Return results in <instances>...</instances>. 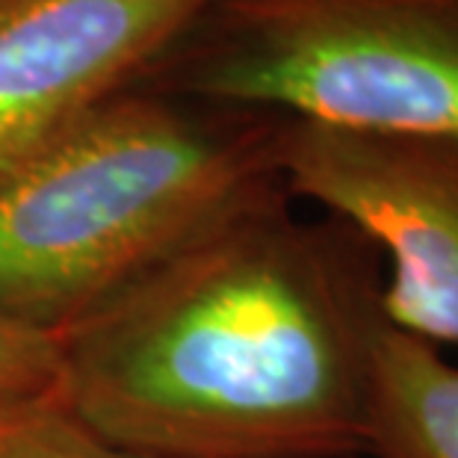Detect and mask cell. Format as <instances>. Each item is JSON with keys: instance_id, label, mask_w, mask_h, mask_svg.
<instances>
[{"instance_id": "obj_6", "label": "cell", "mask_w": 458, "mask_h": 458, "mask_svg": "<svg viewBox=\"0 0 458 458\" xmlns=\"http://www.w3.org/2000/svg\"><path fill=\"white\" fill-rule=\"evenodd\" d=\"M367 455L458 458V367L435 344L394 326L376 352Z\"/></svg>"}, {"instance_id": "obj_3", "label": "cell", "mask_w": 458, "mask_h": 458, "mask_svg": "<svg viewBox=\"0 0 458 458\" xmlns=\"http://www.w3.org/2000/svg\"><path fill=\"white\" fill-rule=\"evenodd\" d=\"M133 86L360 133L458 136V0H213Z\"/></svg>"}, {"instance_id": "obj_7", "label": "cell", "mask_w": 458, "mask_h": 458, "mask_svg": "<svg viewBox=\"0 0 458 458\" xmlns=\"http://www.w3.org/2000/svg\"><path fill=\"white\" fill-rule=\"evenodd\" d=\"M0 458H136L104 444L68 411L60 394L0 399Z\"/></svg>"}, {"instance_id": "obj_1", "label": "cell", "mask_w": 458, "mask_h": 458, "mask_svg": "<svg viewBox=\"0 0 458 458\" xmlns=\"http://www.w3.org/2000/svg\"><path fill=\"white\" fill-rule=\"evenodd\" d=\"M382 249L284 183L56 337V394L136 458H364Z\"/></svg>"}, {"instance_id": "obj_5", "label": "cell", "mask_w": 458, "mask_h": 458, "mask_svg": "<svg viewBox=\"0 0 458 458\" xmlns=\"http://www.w3.org/2000/svg\"><path fill=\"white\" fill-rule=\"evenodd\" d=\"M213 0H0V187L119 95Z\"/></svg>"}, {"instance_id": "obj_2", "label": "cell", "mask_w": 458, "mask_h": 458, "mask_svg": "<svg viewBox=\"0 0 458 458\" xmlns=\"http://www.w3.org/2000/svg\"><path fill=\"white\" fill-rule=\"evenodd\" d=\"M284 113L131 86L0 187V319L60 337L281 181Z\"/></svg>"}, {"instance_id": "obj_8", "label": "cell", "mask_w": 458, "mask_h": 458, "mask_svg": "<svg viewBox=\"0 0 458 458\" xmlns=\"http://www.w3.org/2000/svg\"><path fill=\"white\" fill-rule=\"evenodd\" d=\"M56 369H60L56 337L36 335L0 319V399L54 391Z\"/></svg>"}, {"instance_id": "obj_4", "label": "cell", "mask_w": 458, "mask_h": 458, "mask_svg": "<svg viewBox=\"0 0 458 458\" xmlns=\"http://www.w3.org/2000/svg\"><path fill=\"white\" fill-rule=\"evenodd\" d=\"M278 172L293 199L323 204L382 249L387 323L458 346V136L360 133L287 115Z\"/></svg>"}]
</instances>
